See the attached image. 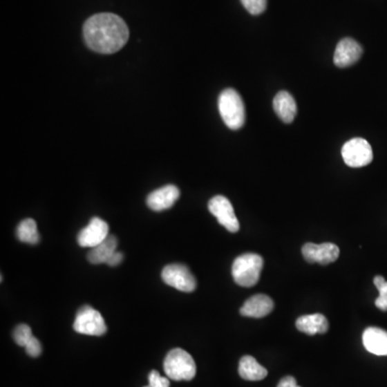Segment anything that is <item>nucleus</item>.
<instances>
[{"instance_id": "a211bd4d", "label": "nucleus", "mask_w": 387, "mask_h": 387, "mask_svg": "<svg viewBox=\"0 0 387 387\" xmlns=\"http://www.w3.org/2000/svg\"><path fill=\"white\" fill-rule=\"evenodd\" d=\"M239 375L243 380L261 381L268 375V371L266 368L259 365L254 357L245 355L240 359Z\"/></svg>"}, {"instance_id": "412c9836", "label": "nucleus", "mask_w": 387, "mask_h": 387, "mask_svg": "<svg viewBox=\"0 0 387 387\" xmlns=\"http://www.w3.org/2000/svg\"><path fill=\"white\" fill-rule=\"evenodd\" d=\"M32 328L26 324L19 325L13 332V339H15L17 346H24V348L28 343L29 340L32 339Z\"/></svg>"}, {"instance_id": "bb28decb", "label": "nucleus", "mask_w": 387, "mask_h": 387, "mask_svg": "<svg viewBox=\"0 0 387 387\" xmlns=\"http://www.w3.org/2000/svg\"><path fill=\"white\" fill-rule=\"evenodd\" d=\"M144 387H151V386H144Z\"/></svg>"}, {"instance_id": "f3484780", "label": "nucleus", "mask_w": 387, "mask_h": 387, "mask_svg": "<svg viewBox=\"0 0 387 387\" xmlns=\"http://www.w3.org/2000/svg\"><path fill=\"white\" fill-rule=\"evenodd\" d=\"M117 247V239L114 236L106 238L100 245L93 247L87 254V259L91 264H106L110 257L114 254Z\"/></svg>"}, {"instance_id": "9b49d317", "label": "nucleus", "mask_w": 387, "mask_h": 387, "mask_svg": "<svg viewBox=\"0 0 387 387\" xmlns=\"http://www.w3.org/2000/svg\"><path fill=\"white\" fill-rule=\"evenodd\" d=\"M363 55V48L361 44L352 38L342 39L339 41L334 51V65L339 68L350 67L359 61Z\"/></svg>"}, {"instance_id": "4468645a", "label": "nucleus", "mask_w": 387, "mask_h": 387, "mask_svg": "<svg viewBox=\"0 0 387 387\" xmlns=\"http://www.w3.org/2000/svg\"><path fill=\"white\" fill-rule=\"evenodd\" d=\"M366 350L377 356H387V332L379 327H369L363 334Z\"/></svg>"}, {"instance_id": "393cba45", "label": "nucleus", "mask_w": 387, "mask_h": 387, "mask_svg": "<svg viewBox=\"0 0 387 387\" xmlns=\"http://www.w3.org/2000/svg\"><path fill=\"white\" fill-rule=\"evenodd\" d=\"M276 387H300L298 386L297 382H296V379L294 377H285L283 379H281L280 382H279L278 386Z\"/></svg>"}, {"instance_id": "f8f14e48", "label": "nucleus", "mask_w": 387, "mask_h": 387, "mask_svg": "<svg viewBox=\"0 0 387 387\" xmlns=\"http://www.w3.org/2000/svg\"><path fill=\"white\" fill-rule=\"evenodd\" d=\"M180 197V191L174 185H166L152 191L147 198V205L151 210L164 211L171 208Z\"/></svg>"}, {"instance_id": "423d86ee", "label": "nucleus", "mask_w": 387, "mask_h": 387, "mask_svg": "<svg viewBox=\"0 0 387 387\" xmlns=\"http://www.w3.org/2000/svg\"><path fill=\"white\" fill-rule=\"evenodd\" d=\"M342 158L348 167L361 168L370 164L373 160L371 145L363 138L348 141L342 148Z\"/></svg>"}, {"instance_id": "20e7f679", "label": "nucleus", "mask_w": 387, "mask_h": 387, "mask_svg": "<svg viewBox=\"0 0 387 387\" xmlns=\"http://www.w3.org/2000/svg\"><path fill=\"white\" fill-rule=\"evenodd\" d=\"M166 375L173 381H191L196 375L194 358L182 348H173L164 361Z\"/></svg>"}, {"instance_id": "9d476101", "label": "nucleus", "mask_w": 387, "mask_h": 387, "mask_svg": "<svg viewBox=\"0 0 387 387\" xmlns=\"http://www.w3.org/2000/svg\"><path fill=\"white\" fill-rule=\"evenodd\" d=\"M340 249L338 245L326 242L322 245L315 243H305L303 247V258L308 263H317L321 265L332 264L338 259Z\"/></svg>"}, {"instance_id": "6ab92c4d", "label": "nucleus", "mask_w": 387, "mask_h": 387, "mask_svg": "<svg viewBox=\"0 0 387 387\" xmlns=\"http://www.w3.org/2000/svg\"><path fill=\"white\" fill-rule=\"evenodd\" d=\"M17 239L28 245H37L40 236H39L38 228L36 222L32 218H26L19 223L17 228Z\"/></svg>"}, {"instance_id": "39448f33", "label": "nucleus", "mask_w": 387, "mask_h": 387, "mask_svg": "<svg viewBox=\"0 0 387 387\" xmlns=\"http://www.w3.org/2000/svg\"><path fill=\"white\" fill-rule=\"evenodd\" d=\"M73 329L79 334L87 336H102L108 330L102 315L90 305H84L79 309L73 323Z\"/></svg>"}, {"instance_id": "f03ea898", "label": "nucleus", "mask_w": 387, "mask_h": 387, "mask_svg": "<svg viewBox=\"0 0 387 387\" xmlns=\"http://www.w3.org/2000/svg\"><path fill=\"white\" fill-rule=\"evenodd\" d=\"M218 111L228 129L237 131L245 125V102L237 91L227 88L220 93L218 96Z\"/></svg>"}, {"instance_id": "2eb2a0df", "label": "nucleus", "mask_w": 387, "mask_h": 387, "mask_svg": "<svg viewBox=\"0 0 387 387\" xmlns=\"http://www.w3.org/2000/svg\"><path fill=\"white\" fill-rule=\"evenodd\" d=\"M274 109L284 123H292L297 114V104L294 97L287 92H280L274 100Z\"/></svg>"}, {"instance_id": "f257e3e1", "label": "nucleus", "mask_w": 387, "mask_h": 387, "mask_svg": "<svg viewBox=\"0 0 387 387\" xmlns=\"http://www.w3.org/2000/svg\"><path fill=\"white\" fill-rule=\"evenodd\" d=\"M85 44L92 51L113 54L124 48L129 29L124 19L113 13H100L87 19L83 26Z\"/></svg>"}, {"instance_id": "6e6552de", "label": "nucleus", "mask_w": 387, "mask_h": 387, "mask_svg": "<svg viewBox=\"0 0 387 387\" xmlns=\"http://www.w3.org/2000/svg\"><path fill=\"white\" fill-rule=\"evenodd\" d=\"M209 211L216 216L220 225L224 226L228 232H237L240 229L239 220L236 216L235 210L232 202L226 197H213L208 205Z\"/></svg>"}, {"instance_id": "1a4fd4ad", "label": "nucleus", "mask_w": 387, "mask_h": 387, "mask_svg": "<svg viewBox=\"0 0 387 387\" xmlns=\"http://www.w3.org/2000/svg\"><path fill=\"white\" fill-rule=\"evenodd\" d=\"M109 237V225L100 218H93L86 227L77 235V243L82 247H93L100 245Z\"/></svg>"}, {"instance_id": "4be33fe9", "label": "nucleus", "mask_w": 387, "mask_h": 387, "mask_svg": "<svg viewBox=\"0 0 387 387\" xmlns=\"http://www.w3.org/2000/svg\"><path fill=\"white\" fill-rule=\"evenodd\" d=\"M241 3L252 15H261L267 8V0H241Z\"/></svg>"}, {"instance_id": "0eeeda50", "label": "nucleus", "mask_w": 387, "mask_h": 387, "mask_svg": "<svg viewBox=\"0 0 387 387\" xmlns=\"http://www.w3.org/2000/svg\"><path fill=\"white\" fill-rule=\"evenodd\" d=\"M162 279L167 285L184 293H191L197 287L196 279L185 265H168L162 269Z\"/></svg>"}, {"instance_id": "5701e85b", "label": "nucleus", "mask_w": 387, "mask_h": 387, "mask_svg": "<svg viewBox=\"0 0 387 387\" xmlns=\"http://www.w3.org/2000/svg\"><path fill=\"white\" fill-rule=\"evenodd\" d=\"M149 386L151 387H169V377H164L156 370H152L149 375Z\"/></svg>"}, {"instance_id": "a878e982", "label": "nucleus", "mask_w": 387, "mask_h": 387, "mask_svg": "<svg viewBox=\"0 0 387 387\" xmlns=\"http://www.w3.org/2000/svg\"><path fill=\"white\" fill-rule=\"evenodd\" d=\"M124 256L121 252L116 251L111 257H110L109 261H106V264L111 267L117 266V265L121 264L122 261H123Z\"/></svg>"}, {"instance_id": "ddd939ff", "label": "nucleus", "mask_w": 387, "mask_h": 387, "mask_svg": "<svg viewBox=\"0 0 387 387\" xmlns=\"http://www.w3.org/2000/svg\"><path fill=\"white\" fill-rule=\"evenodd\" d=\"M274 308V300L271 299L269 296L257 294V295L252 296L245 301V305H242L240 309V314L243 317L261 319V317L270 314Z\"/></svg>"}, {"instance_id": "aec40b11", "label": "nucleus", "mask_w": 387, "mask_h": 387, "mask_svg": "<svg viewBox=\"0 0 387 387\" xmlns=\"http://www.w3.org/2000/svg\"><path fill=\"white\" fill-rule=\"evenodd\" d=\"M373 282L380 293L375 299V305L382 311H387V281L382 276H377L373 279Z\"/></svg>"}, {"instance_id": "7ed1b4c3", "label": "nucleus", "mask_w": 387, "mask_h": 387, "mask_svg": "<svg viewBox=\"0 0 387 387\" xmlns=\"http://www.w3.org/2000/svg\"><path fill=\"white\" fill-rule=\"evenodd\" d=\"M263 267L264 259L261 255L255 253L240 255L232 264V278L238 285L252 287L258 283Z\"/></svg>"}, {"instance_id": "dca6fc26", "label": "nucleus", "mask_w": 387, "mask_h": 387, "mask_svg": "<svg viewBox=\"0 0 387 387\" xmlns=\"http://www.w3.org/2000/svg\"><path fill=\"white\" fill-rule=\"evenodd\" d=\"M298 330L310 336L317 334H325L329 328L328 321L323 314H309L298 317L296 321Z\"/></svg>"}, {"instance_id": "b1692460", "label": "nucleus", "mask_w": 387, "mask_h": 387, "mask_svg": "<svg viewBox=\"0 0 387 387\" xmlns=\"http://www.w3.org/2000/svg\"><path fill=\"white\" fill-rule=\"evenodd\" d=\"M25 350H26V353L32 357H38V356L41 355L42 348L41 343L39 341L36 337L32 336V339L29 340L28 343L25 346Z\"/></svg>"}]
</instances>
